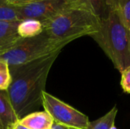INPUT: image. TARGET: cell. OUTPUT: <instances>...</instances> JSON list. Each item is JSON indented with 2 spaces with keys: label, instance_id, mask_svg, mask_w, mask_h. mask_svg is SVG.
<instances>
[{
  "label": "cell",
  "instance_id": "obj_1",
  "mask_svg": "<svg viewBox=\"0 0 130 129\" xmlns=\"http://www.w3.org/2000/svg\"><path fill=\"white\" fill-rule=\"evenodd\" d=\"M59 53L55 52L23 65L8 67L11 81L6 91L19 120L37 112L42 106V94L45 91L46 78Z\"/></svg>",
  "mask_w": 130,
  "mask_h": 129
},
{
  "label": "cell",
  "instance_id": "obj_2",
  "mask_svg": "<svg viewBox=\"0 0 130 129\" xmlns=\"http://www.w3.org/2000/svg\"><path fill=\"white\" fill-rule=\"evenodd\" d=\"M121 73L130 66V30L113 10L109 17L101 21L98 33L91 36Z\"/></svg>",
  "mask_w": 130,
  "mask_h": 129
},
{
  "label": "cell",
  "instance_id": "obj_3",
  "mask_svg": "<svg viewBox=\"0 0 130 129\" xmlns=\"http://www.w3.org/2000/svg\"><path fill=\"white\" fill-rule=\"evenodd\" d=\"M43 25L53 38L69 43L79 37L91 36L98 33L101 21L92 10L75 8L44 22Z\"/></svg>",
  "mask_w": 130,
  "mask_h": 129
},
{
  "label": "cell",
  "instance_id": "obj_4",
  "mask_svg": "<svg viewBox=\"0 0 130 129\" xmlns=\"http://www.w3.org/2000/svg\"><path fill=\"white\" fill-rule=\"evenodd\" d=\"M68 43L53 38L45 30L37 36L21 38L10 49L0 52V59L8 67L23 65L61 52Z\"/></svg>",
  "mask_w": 130,
  "mask_h": 129
},
{
  "label": "cell",
  "instance_id": "obj_5",
  "mask_svg": "<svg viewBox=\"0 0 130 129\" xmlns=\"http://www.w3.org/2000/svg\"><path fill=\"white\" fill-rule=\"evenodd\" d=\"M75 8L92 10L87 0H40L24 5H15L20 21L34 19L42 22V24Z\"/></svg>",
  "mask_w": 130,
  "mask_h": 129
},
{
  "label": "cell",
  "instance_id": "obj_6",
  "mask_svg": "<svg viewBox=\"0 0 130 129\" xmlns=\"http://www.w3.org/2000/svg\"><path fill=\"white\" fill-rule=\"evenodd\" d=\"M42 106L53 118L55 123L66 129H88L90 121L87 116L43 91Z\"/></svg>",
  "mask_w": 130,
  "mask_h": 129
},
{
  "label": "cell",
  "instance_id": "obj_7",
  "mask_svg": "<svg viewBox=\"0 0 130 129\" xmlns=\"http://www.w3.org/2000/svg\"><path fill=\"white\" fill-rule=\"evenodd\" d=\"M20 21H0V52L10 49L21 39L18 33Z\"/></svg>",
  "mask_w": 130,
  "mask_h": 129
},
{
  "label": "cell",
  "instance_id": "obj_8",
  "mask_svg": "<svg viewBox=\"0 0 130 129\" xmlns=\"http://www.w3.org/2000/svg\"><path fill=\"white\" fill-rule=\"evenodd\" d=\"M19 119L6 90H0V129H13Z\"/></svg>",
  "mask_w": 130,
  "mask_h": 129
},
{
  "label": "cell",
  "instance_id": "obj_9",
  "mask_svg": "<svg viewBox=\"0 0 130 129\" xmlns=\"http://www.w3.org/2000/svg\"><path fill=\"white\" fill-rule=\"evenodd\" d=\"M29 129H51L54 123L52 116L45 110L30 113L18 122Z\"/></svg>",
  "mask_w": 130,
  "mask_h": 129
},
{
  "label": "cell",
  "instance_id": "obj_10",
  "mask_svg": "<svg viewBox=\"0 0 130 129\" xmlns=\"http://www.w3.org/2000/svg\"><path fill=\"white\" fill-rule=\"evenodd\" d=\"M44 30L42 22L34 19L21 20L18 27V33L21 38H29L39 35Z\"/></svg>",
  "mask_w": 130,
  "mask_h": 129
},
{
  "label": "cell",
  "instance_id": "obj_11",
  "mask_svg": "<svg viewBox=\"0 0 130 129\" xmlns=\"http://www.w3.org/2000/svg\"><path fill=\"white\" fill-rule=\"evenodd\" d=\"M108 2L111 8L119 14L122 22L130 30V0H108Z\"/></svg>",
  "mask_w": 130,
  "mask_h": 129
},
{
  "label": "cell",
  "instance_id": "obj_12",
  "mask_svg": "<svg viewBox=\"0 0 130 129\" xmlns=\"http://www.w3.org/2000/svg\"><path fill=\"white\" fill-rule=\"evenodd\" d=\"M118 109L117 106H114L109 113L98 119L90 122L88 129H110L114 125L115 119L117 114Z\"/></svg>",
  "mask_w": 130,
  "mask_h": 129
},
{
  "label": "cell",
  "instance_id": "obj_13",
  "mask_svg": "<svg viewBox=\"0 0 130 129\" xmlns=\"http://www.w3.org/2000/svg\"><path fill=\"white\" fill-rule=\"evenodd\" d=\"M100 21L107 19L113 11L108 0H87Z\"/></svg>",
  "mask_w": 130,
  "mask_h": 129
},
{
  "label": "cell",
  "instance_id": "obj_14",
  "mask_svg": "<svg viewBox=\"0 0 130 129\" xmlns=\"http://www.w3.org/2000/svg\"><path fill=\"white\" fill-rule=\"evenodd\" d=\"M0 21H20L15 8V5H11L8 0H0Z\"/></svg>",
  "mask_w": 130,
  "mask_h": 129
},
{
  "label": "cell",
  "instance_id": "obj_15",
  "mask_svg": "<svg viewBox=\"0 0 130 129\" xmlns=\"http://www.w3.org/2000/svg\"><path fill=\"white\" fill-rule=\"evenodd\" d=\"M120 84L123 91L126 94H130V66L121 72Z\"/></svg>",
  "mask_w": 130,
  "mask_h": 129
},
{
  "label": "cell",
  "instance_id": "obj_16",
  "mask_svg": "<svg viewBox=\"0 0 130 129\" xmlns=\"http://www.w3.org/2000/svg\"><path fill=\"white\" fill-rule=\"evenodd\" d=\"M11 78L9 70L0 71V90H7L10 84Z\"/></svg>",
  "mask_w": 130,
  "mask_h": 129
},
{
  "label": "cell",
  "instance_id": "obj_17",
  "mask_svg": "<svg viewBox=\"0 0 130 129\" xmlns=\"http://www.w3.org/2000/svg\"><path fill=\"white\" fill-rule=\"evenodd\" d=\"M40 0H8V2L13 5H27V4H30V3H33L35 2H37Z\"/></svg>",
  "mask_w": 130,
  "mask_h": 129
},
{
  "label": "cell",
  "instance_id": "obj_18",
  "mask_svg": "<svg viewBox=\"0 0 130 129\" xmlns=\"http://www.w3.org/2000/svg\"><path fill=\"white\" fill-rule=\"evenodd\" d=\"M7 70H9L8 64L0 59V71H7Z\"/></svg>",
  "mask_w": 130,
  "mask_h": 129
},
{
  "label": "cell",
  "instance_id": "obj_19",
  "mask_svg": "<svg viewBox=\"0 0 130 129\" xmlns=\"http://www.w3.org/2000/svg\"><path fill=\"white\" fill-rule=\"evenodd\" d=\"M51 129H66V128H64L63 126H62V125H58V124H56V123H53V126H52V128Z\"/></svg>",
  "mask_w": 130,
  "mask_h": 129
},
{
  "label": "cell",
  "instance_id": "obj_20",
  "mask_svg": "<svg viewBox=\"0 0 130 129\" xmlns=\"http://www.w3.org/2000/svg\"><path fill=\"white\" fill-rule=\"evenodd\" d=\"M18 122H19V121H18ZM13 129H29V128H26V127H24V126L21 125L19 122H18V123L15 125V126L14 127V128Z\"/></svg>",
  "mask_w": 130,
  "mask_h": 129
},
{
  "label": "cell",
  "instance_id": "obj_21",
  "mask_svg": "<svg viewBox=\"0 0 130 129\" xmlns=\"http://www.w3.org/2000/svg\"><path fill=\"white\" fill-rule=\"evenodd\" d=\"M110 129H117V127L115 126V125H114L113 126H112V128H111Z\"/></svg>",
  "mask_w": 130,
  "mask_h": 129
}]
</instances>
